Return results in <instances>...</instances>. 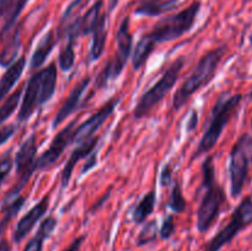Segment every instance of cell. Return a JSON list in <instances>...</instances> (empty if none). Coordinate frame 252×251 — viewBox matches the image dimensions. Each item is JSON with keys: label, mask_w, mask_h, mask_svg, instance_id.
<instances>
[{"label": "cell", "mask_w": 252, "mask_h": 251, "mask_svg": "<svg viewBox=\"0 0 252 251\" xmlns=\"http://www.w3.org/2000/svg\"><path fill=\"white\" fill-rule=\"evenodd\" d=\"M116 41H117V51L113 54L112 58L107 62L105 68L101 70L96 79V86L97 88H103L106 84L112 79H116L120 76L125 69L126 63L130 56L132 51L133 37L129 30V17H125V20L121 24L118 29L117 34H116Z\"/></svg>", "instance_id": "52a82bcc"}, {"label": "cell", "mask_w": 252, "mask_h": 251, "mask_svg": "<svg viewBox=\"0 0 252 251\" xmlns=\"http://www.w3.org/2000/svg\"><path fill=\"white\" fill-rule=\"evenodd\" d=\"M116 1H117V0H113V4H112V7L115 6V4H116ZM112 7H111V9H112Z\"/></svg>", "instance_id": "74e56055"}, {"label": "cell", "mask_w": 252, "mask_h": 251, "mask_svg": "<svg viewBox=\"0 0 252 251\" xmlns=\"http://www.w3.org/2000/svg\"><path fill=\"white\" fill-rule=\"evenodd\" d=\"M118 102H120V96H116V97L111 98L108 102H106L100 110L96 113H94L90 118L85 121L84 123H81L75 130H74L73 134V143H81L86 142L90 138L94 137L96 132H97L98 128H101V126L107 121V118L111 117L113 112H115L116 107H117Z\"/></svg>", "instance_id": "30bf717a"}, {"label": "cell", "mask_w": 252, "mask_h": 251, "mask_svg": "<svg viewBox=\"0 0 252 251\" xmlns=\"http://www.w3.org/2000/svg\"><path fill=\"white\" fill-rule=\"evenodd\" d=\"M172 181V175H171V167L170 165H165L162 169L161 174H160V184L161 186H169Z\"/></svg>", "instance_id": "d6a6232c"}, {"label": "cell", "mask_w": 252, "mask_h": 251, "mask_svg": "<svg viewBox=\"0 0 252 251\" xmlns=\"http://www.w3.org/2000/svg\"><path fill=\"white\" fill-rule=\"evenodd\" d=\"M36 154H37V143L36 137L31 135L27 138L22 145L20 147L19 152L16 154L15 159V165H16V174L19 176V182L16 187L22 189L27 181L30 180L31 175L33 174L34 170H37L36 166Z\"/></svg>", "instance_id": "7c38bea8"}, {"label": "cell", "mask_w": 252, "mask_h": 251, "mask_svg": "<svg viewBox=\"0 0 252 251\" xmlns=\"http://www.w3.org/2000/svg\"><path fill=\"white\" fill-rule=\"evenodd\" d=\"M106 14L101 15L100 20L97 22L95 31L93 32V44L90 49V59L91 61H97L103 53L106 44V37H107V26H106Z\"/></svg>", "instance_id": "ffe728a7"}, {"label": "cell", "mask_w": 252, "mask_h": 251, "mask_svg": "<svg viewBox=\"0 0 252 251\" xmlns=\"http://www.w3.org/2000/svg\"><path fill=\"white\" fill-rule=\"evenodd\" d=\"M197 122H198V116H197V111H192L191 116H189V121L187 123V132H192L194 128L197 127Z\"/></svg>", "instance_id": "e575fe53"}, {"label": "cell", "mask_w": 252, "mask_h": 251, "mask_svg": "<svg viewBox=\"0 0 252 251\" xmlns=\"http://www.w3.org/2000/svg\"><path fill=\"white\" fill-rule=\"evenodd\" d=\"M202 186L204 194L197 211V229L199 233H206L217 220L223 204L226 202L224 189L216 181V170L212 157H207L202 165Z\"/></svg>", "instance_id": "6da1fadb"}, {"label": "cell", "mask_w": 252, "mask_h": 251, "mask_svg": "<svg viewBox=\"0 0 252 251\" xmlns=\"http://www.w3.org/2000/svg\"><path fill=\"white\" fill-rule=\"evenodd\" d=\"M22 95V89H17L12 95H10L4 102V105L0 107V125L7 120L11 116V113L16 110L19 106V101Z\"/></svg>", "instance_id": "cb8c5ba5"}, {"label": "cell", "mask_w": 252, "mask_h": 251, "mask_svg": "<svg viewBox=\"0 0 252 251\" xmlns=\"http://www.w3.org/2000/svg\"><path fill=\"white\" fill-rule=\"evenodd\" d=\"M251 128H252V121H251Z\"/></svg>", "instance_id": "ab89813d"}, {"label": "cell", "mask_w": 252, "mask_h": 251, "mask_svg": "<svg viewBox=\"0 0 252 251\" xmlns=\"http://www.w3.org/2000/svg\"><path fill=\"white\" fill-rule=\"evenodd\" d=\"M241 100H243V96L240 94L230 96H225L223 94V95L219 96V98L214 103L213 108H212L208 128L204 132L201 142L198 143L196 152L192 155L191 161L196 157L206 154V153H208L209 150L216 147L224 128L230 122L231 118L235 116L236 111H238L239 106L241 103Z\"/></svg>", "instance_id": "3957f363"}, {"label": "cell", "mask_w": 252, "mask_h": 251, "mask_svg": "<svg viewBox=\"0 0 252 251\" xmlns=\"http://www.w3.org/2000/svg\"><path fill=\"white\" fill-rule=\"evenodd\" d=\"M20 49V33L19 31L16 32L12 39L10 41V43L2 51L1 56H0V64L4 66L11 65L12 61L15 59V57L17 56V52Z\"/></svg>", "instance_id": "603a6c76"}, {"label": "cell", "mask_w": 252, "mask_h": 251, "mask_svg": "<svg viewBox=\"0 0 252 251\" xmlns=\"http://www.w3.org/2000/svg\"><path fill=\"white\" fill-rule=\"evenodd\" d=\"M179 0H144L138 5L135 14L143 16H158L175 9Z\"/></svg>", "instance_id": "ac0fdd59"}, {"label": "cell", "mask_w": 252, "mask_h": 251, "mask_svg": "<svg viewBox=\"0 0 252 251\" xmlns=\"http://www.w3.org/2000/svg\"><path fill=\"white\" fill-rule=\"evenodd\" d=\"M250 224H252V199L245 197L233 212L228 225L207 243L204 251H219Z\"/></svg>", "instance_id": "9c48e42d"}, {"label": "cell", "mask_w": 252, "mask_h": 251, "mask_svg": "<svg viewBox=\"0 0 252 251\" xmlns=\"http://www.w3.org/2000/svg\"><path fill=\"white\" fill-rule=\"evenodd\" d=\"M185 65V58H177L171 65L167 68L161 75V78L152 86L148 91H145L142 96H140L139 101L135 105L134 111H133V116L137 120L145 117L149 115L150 111L165 97L167 93L172 89V86L176 84L177 79H179L180 73H181L182 68Z\"/></svg>", "instance_id": "8992f818"}, {"label": "cell", "mask_w": 252, "mask_h": 251, "mask_svg": "<svg viewBox=\"0 0 252 251\" xmlns=\"http://www.w3.org/2000/svg\"><path fill=\"white\" fill-rule=\"evenodd\" d=\"M12 167V159L10 152L5 153L2 157H0V187H1L2 181L6 179V176L9 175L10 170Z\"/></svg>", "instance_id": "f1b7e54d"}, {"label": "cell", "mask_w": 252, "mask_h": 251, "mask_svg": "<svg viewBox=\"0 0 252 251\" xmlns=\"http://www.w3.org/2000/svg\"><path fill=\"white\" fill-rule=\"evenodd\" d=\"M89 84H90V78H89V76H86V78H84L80 83L76 84L75 88L70 91V94L68 95L66 100L64 101V103L62 105L61 110L57 112L53 121V128L58 127V126L61 125L62 122H64L71 113H74L78 110L81 96L84 95L85 90L88 89Z\"/></svg>", "instance_id": "2e32d148"}, {"label": "cell", "mask_w": 252, "mask_h": 251, "mask_svg": "<svg viewBox=\"0 0 252 251\" xmlns=\"http://www.w3.org/2000/svg\"><path fill=\"white\" fill-rule=\"evenodd\" d=\"M76 120L71 121L66 127L59 130L56 135H54L53 140L49 144V148L37 159L36 166L38 170H44L52 167L57 162V160L61 157L65 148L68 147L70 143H73V134L74 129H75Z\"/></svg>", "instance_id": "8fae6325"}, {"label": "cell", "mask_w": 252, "mask_h": 251, "mask_svg": "<svg viewBox=\"0 0 252 251\" xmlns=\"http://www.w3.org/2000/svg\"><path fill=\"white\" fill-rule=\"evenodd\" d=\"M250 42H251V44H252V34L250 36Z\"/></svg>", "instance_id": "f35d334b"}, {"label": "cell", "mask_w": 252, "mask_h": 251, "mask_svg": "<svg viewBox=\"0 0 252 251\" xmlns=\"http://www.w3.org/2000/svg\"><path fill=\"white\" fill-rule=\"evenodd\" d=\"M49 206V196L46 194L43 198L39 202H37L24 217L19 220L16 228L14 231V241L15 243H21L25 238H26L27 234L32 230L34 225H36L37 221L43 217V214L46 213L47 209Z\"/></svg>", "instance_id": "5bb4252c"}, {"label": "cell", "mask_w": 252, "mask_h": 251, "mask_svg": "<svg viewBox=\"0 0 252 251\" xmlns=\"http://www.w3.org/2000/svg\"><path fill=\"white\" fill-rule=\"evenodd\" d=\"M54 44H56V39H54L53 32H47V33L42 37L41 41L38 42L33 54H32L31 64H30V65H31V69H37L39 68V66H42V64L46 62L47 57L51 54Z\"/></svg>", "instance_id": "d6986e66"}, {"label": "cell", "mask_w": 252, "mask_h": 251, "mask_svg": "<svg viewBox=\"0 0 252 251\" xmlns=\"http://www.w3.org/2000/svg\"><path fill=\"white\" fill-rule=\"evenodd\" d=\"M155 202H157V194L154 191H149L142 199L137 207L133 211V220L137 224H142L145 221V219L153 213L155 207Z\"/></svg>", "instance_id": "7402d4cb"}, {"label": "cell", "mask_w": 252, "mask_h": 251, "mask_svg": "<svg viewBox=\"0 0 252 251\" xmlns=\"http://www.w3.org/2000/svg\"><path fill=\"white\" fill-rule=\"evenodd\" d=\"M175 231V223L172 216H167L162 221V225L160 228V236L162 239H169Z\"/></svg>", "instance_id": "4dcf8cb0"}, {"label": "cell", "mask_w": 252, "mask_h": 251, "mask_svg": "<svg viewBox=\"0 0 252 251\" xmlns=\"http://www.w3.org/2000/svg\"><path fill=\"white\" fill-rule=\"evenodd\" d=\"M15 130H16V128L12 125L5 126V127L0 128V145L4 144L6 140H9L10 138L12 137V134L15 133Z\"/></svg>", "instance_id": "1f68e13d"}, {"label": "cell", "mask_w": 252, "mask_h": 251, "mask_svg": "<svg viewBox=\"0 0 252 251\" xmlns=\"http://www.w3.org/2000/svg\"><path fill=\"white\" fill-rule=\"evenodd\" d=\"M27 1H29V0H16L14 7H12L11 14H10V16L7 17L6 22H5L4 27H2L1 32H0V37H2L6 32H9L10 30H11V27L14 26V24L16 22L17 17L20 16V14H21V11L24 10L25 5H26Z\"/></svg>", "instance_id": "83f0119b"}, {"label": "cell", "mask_w": 252, "mask_h": 251, "mask_svg": "<svg viewBox=\"0 0 252 251\" xmlns=\"http://www.w3.org/2000/svg\"><path fill=\"white\" fill-rule=\"evenodd\" d=\"M199 9H201V2H192L189 7L177 12L176 15L161 20L159 24L155 25L154 29L149 33H147V36L155 44L180 38L192 29Z\"/></svg>", "instance_id": "5b68a950"}, {"label": "cell", "mask_w": 252, "mask_h": 251, "mask_svg": "<svg viewBox=\"0 0 252 251\" xmlns=\"http://www.w3.org/2000/svg\"><path fill=\"white\" fill-rule=\"evenodd\" d=\"M158 235V223L157 220H150L143 226V229L140 230L139 235L137 239V245L143 246L147 245V244L152 243L157 239Z\"/></svg>", "instance_id": "4316f807"}, {"label": "cell", "mask_w": 252, "mask_h": 251, "mask_svg": "<svg viewBox=\"0 0 252 251\" xmlns=\"http://www.w3.org/2000/svg\"><path fill=\"white\" fill-rule=\"evenodd\" d=\"M84 241H85V235L79 236L64 251H81V246H83Z\"/></svg>", "instance_id": "836d02e7"}, {"label": "cell", "mask_w": 252, "mask_h": 251, "mask_svg": "<svg viewBox=\"0 0 252 251\" xmlns=\"http://www.w3.org/2000/svg\"><path fill=\"white\" fill-rule=\"evenodd\" d=\"M103 1L98 0L96 1L83 16H79L71 22L66 29V34H68V41L74 42V39L79 37L86 36L95 31L97 22L101 17V9H102Z\"/></svg>", "instance_id": "4fadbf2b"}, {"label": "cell", "mask_w": 252, "mask_h": 251, "mask_svg": "<svg viewBox=\"0 0 252 251\" xmlns=\"http://www.w3.org/2000/svg\"><path fill=\"white\" fill-rule=\"evenodd\" d=\"M251 149L252 137L248 133L241 135L231 149L229 172H230V188L233 197L240 196L241 192H243L244 185L248 179Z\"/></svg>", "instance_id": "ba28073f"}, {"label": "cell", "mask_w": 252, "mask_h": 251, "mask_svg": "<svg viewBox=\"0 0 252 251\" xmlns=\"http://www.w3.org/2000/svg\"><path fill=\"white\" fill-rule=\"evenodd\" d=\"M98 140H100V138H98L97 135H94V137L90 138L89 140L79 144L78 147L71 152L70 157H69L68 161H66L63 171H62V176H61L62 188H65V187L69 185V181H70L71 179V174H73V170L74 167H75V165L78 164L80 160L85 159V157H89L94 152H95L96 147H97L98 144Z\"/></svg>", "instance_id": "9a60e30c"}, {"label": "cell", "mask_w": 252, "mask_h": 251, "mask_svg": "<svg viewBox=\"0 0 252 251\" xmlns=\"http://www.w3.org/2000/svg\"><path fill=\"white\" fill-rule=\"evenodd\" d=\"M25 64H26V59H25V57H21V58L17 59L15 63H12L11 65L7 68V70L5 71L1 80H0V101L9 94V91L12 89V86L19 81L20 76L24 73Z\"/></svg>", "instance_id": "e0dca14e"}, {"label": "cell", "mask_w": 252, "mask_h": 251, "mask_svg": "<svg viewBox=\"0 0 252 251\" xmlns=\"http://www.w3.org/2000/svg\"><path fill=\"white\" fill-rule=\"evenodd\" d=\"M75 62V53H74L73 42L68 41V43L61 49L58 57V65L63 71H69Z\"/></svg>", "instance_id": "d4e9b609"}, {"label": "cell", "mask_w": 252, "mask_h": 251, "mask_svg": "<svg viewBox=\"0 0 252 251\" xmlns=\"http://www.w3.org/2000/svg\"><path fill=\"white\" fill-rule=\"evenodd\" d=\"M47 239L48 238H47L44 234L39 233V231L37 230L36 235H34L33 238L27 243V245L25 246L24 251H42V249H43V243L44 240H47Z\"/></svg>", "instance_id": "f546056e"}, {"label": "cell", "mask_w": 252, "mask_h": 251, "mask_svg": "<svg viewBox=\"0 0 252 251\" xmlns=\"http://www.w3.org/2000/svg\"><path fill=\"white\" fill-rule=\"evenodd\" d=\"M155 48V43L147 36L142 37L139 39V42L137 43V47L134 49V53H133V59H132V63H133V68L134 70H139L147 61L149 59L150 54L153 53Z\"/></svg>", "instance_id": "44dd1931"}, {"label": "cell", "mask_w": 252, "mask_h": 251, "mask_svg": "<svg viewBox=\"0 0 252 251\" xmlns=\"http://www.w3.org/2000/svg\"><path fill=\"white\" fill-rule=\"evenodd\" d=\"M12 4H14V0H0V19L9 11Z\"/></svg>", "instance_id": "d590c367"}, {"label": "cell", "mask_w": 252, "mask_h": 251, "mask_svg": "<svg viewBox=\"0 0 252 251\" xmlns=\"http://www.w3.org/2000/svg\"><path fill=\"white\" fill-rule=\"evenodd\" d=\"M251 161H252V157H251Z\"/></svg>", "instance_id": "60d3db41"}, {"label": "cell", "mask_w": 252, "mask_h": 251, "mask_svg": "<svg viewBox=\"0 0 252 251\" xmlns=\"http://www.w3.org/2000/svg\"><path fill=\"white\" fill-rule=\"evenodd\" d=\"M226 52V46H220L212 51L207 52L198 61L194 66L193 71L189 74V78L184 81L179 90L176 91L172 100L174 110H180L184 107L185 103L189 100L196 91H198L202 86L207 85L214 78L217 69L223 59Z\"/></svg>", "instance_id": "277c9868"}, {"label": "cell", "mask_w": 252, "mask_h": 251, "mask_svg": "<svg viewBox=\"0 0 252 251\" xmlns=\"http://www.w3.org/2000/svg\"><path fill=\"white\" fill-rule=\"evenodd\" d=\"M57 86V66L51 63L46 68L41 69L27 81L24 100L20 107L17 120L20 122L27 121L37 108L48 102L56 93Z\"/></svg>", "instance_id": "7a4b0ae2"}, {"label": "cell", "mask_w": 252, "mask_h": 251, "mask_svg": "<svg viewBox=\"0 0 252 251\" xmlns=\"http://www.w3.org/2000/svg\"><path fill=\"white\" fill-rule=\"evenodd\" d=\"M95 165H96V154H95V152H94L93 154H91L90 157H88V161H86L85 165H84V167H83V170H81V172H83V174H85L86 171H89V170L93 169V167L95 166Z\"/></svg>", "instance_id": "8d00e7d4"}, {"label": "cell", "mask_w": 252, "mask_h": 251, "mask_svg": "<svg viewBox=\"0 0 252 251\" xmlns=\"http://www.w3.org/2000/svg\"><path fill=\"white\" fill-rule=\"evenodd\" d=\"M186 199H185L184 194H182L181 186L179 184H175L174 189L171 192V196H170L169 202H167V207L171 209L175 213H182L186 209Z\"/></svg>", "instance_id": "484cf974"}, {"label": "cell", "mask_w": 252, "mask_h": 251, "mask_svg": "<svg viewBox=\"0 0 252 251\" xmlns=\"http://www.w3.org/2000/svg\"><path fill=\"white\" fill-rule=\"evenodd\" d=\"M251 97H252V93H251Z\"/></svg>", "instance_id": "b9f144b4"}]
</instances>
